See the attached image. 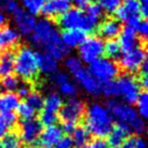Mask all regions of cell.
Returning <instances> with one entry per match:
<instances>
[{
  "instance_id": "cell-1",
  "label": "cell",
  "mask_w": 148,
  "mask_h": 148,
  "mask_svg": "<svg viewBox=\"0 0 148 148\" xmlns=\"http://www.w3.org/2000/svg\"><path fill=\"white\" fill-rule=\"evenodd\" d=\"M84 124L89 133L104 138L114 127V118L106 106L101 103H91L84 110Z\"/></svg>"
},
{
  "instance_id": "cell-2",
  "label": "cell",
  "mask_w": 148,
  "mask_h": 148,
  "mask_svg": "<svg viewBox=\"0 0 148 148\" xmlns=\"http://www.w3.org/2000/svg\"><path fill=\"white\" fill-rule=\"evenodd\" d=\"M107 109L111 117L119 122L125 123L130 127L131 132L142 135L146 132V124L144 119L140 117L132 105L124 103L117 99H109L106 103Z\"/></svg>"
},
{
  "instance_id": "cell-3",
  "label": "cell",
  "mask_w": 148,
  "mask_h": 148,
  "mask_svg": "<svg viewBox=\"0 0 148 148\" xmlns=\"http://www.w3.org/2000/svg\"><path fill=\"white\" fill-rule=\"evenodd\" d=\"M14 71L25 81H32L39 74L37 52L28 45L18 48L14 54Z\"/></svg>"
},
{
  "instance_id": "cell-4",
  "label": "cell",
  "mask_w": 148,
  "mask_h": 148,
  "mask_svg": "<svg viewBox=\"0 0 148 148\" xmlns=\"http://www.w3.org/2000/svg\"><path fill=\"white\" fill-rule=\"evenodd\" d=\"M58 40H61V34L53 21L48 17L37 20L30 34V41L35 47L45 50Z\"/></svg>"
},
{
  "instance_id": "cell-5",
  "label": "cell",
  "mask_w": 148,
  "mask_h": 148,
  "mask_svg": "<svg viewBox=\"0 0 148 148\" xmlns=\"http://www.w3.org/2000/svg\"><path fill=\"white\" fill-rule=\"evenodd\" d=\"M117 91V97H121L122 102L132 105L136 102L140 93V86L132 75L122 74L117 79H114Z\"/></svg>"
},
{
  "instance_id": "cell-6",
  "label": "cell",
  "mask_w": 148,
  "mask_h": 148,
  "mask_svg": "<svg viewBox=\"0 0 148 148\" xmlns=\"http://www.w3.org/2000/svg\"><path fill=\"white\" fill-rule=\"evenodd\" d=\"M89 73L94 77L101 84L108 82L117 78L119 74V67L112 60L108 58H96L89 64Z\"/></svg>"
},
{
  "instance_id": "cell-7",
  "label": "cell",
  "mask_w": 148,
  "mask_h": 148,
  "mask_svg": "<svg viewBox=\"0 0 148 148\" xmlns=\"http://www.w3.org/2000/svg\"><path fill=\"white\" fill-rule=\"evenodd\" d=\"M77 49L79 60L82 63L90 64L104 54V41L97 36H88Z\"/></svg>"
},
{
  "instance_id": "cell-8",
  "label": "cell",
  "mask_w": 148,
  "mask_h": 148,
  "mask_svg": "<svg viewBox=\"0 0 148 148\" xmlns=\"http://www.w3.org/2000/svg\"><path fill=\"white\" fill-rule=\"evenodd\" d=\"M146 49L142 45H137L136 48L122 52L119 58L120 66L127 73H135L140 70V65L146 61Z\"/></svg>"
},
{
  "instance_id": "cell-9",
  "label": "cell",
  "mask_w": 148,
  "mask_h": 148,
  "mask_svg": "<svg viewBox=\"0 0 148 148\" xmlns=\"http://www.w3.org/2000/svg\"><path fill=\"white\" fill-rule=\"evenodd\" d=\"M115 14L119 22H124L134 28L140 20V5L137 0H124V3L120 4Z\"/></svg>"
},
{
  "instance_id": "cell-10",
  "label": "cell",
  "mask_w": 148,
  "mask_h": 148,
  "mask_svg": "<svg viewBox=\"0 0 148 148\" xmlns=\"http://www.w3.org/2000/svg\"><path fill=\"white\" fill-rule=\"evenodd\" d=\"M84 103L78 97H70L60 109V118L63 121H69L77 123L84 114Z\"/></svg>"
},
{
  "instance_id": "cell-11",
  "label": "cell",
  "mask_w": 148,
  "mask_h": 148,
  "mask_svg": "<svg viewBox=\"0 0 148 148\" xmlns=\"http://www.w3.org/2000/svg\"><path fill=\"white\" fill-rule=\"evenodd\" d=\"M13 21L15 25V29L20 35L28 36L33 32L37 18H36V15L26 12L24 9L18 8L13 13Z\"/></svg>"
},
{
  "instance_id": "cell-12",
  "label": "cell",
  "mask_w": 148,
  "mask_h": 148,
  "mask_svg": "<svg viewBox=\"0 0 148 148\" xmlns=\"http://www.w3.org/2000/svg\"><path fill=\"white\" fill-rule=\"evenodd\" d=\"M42 130V125L40 124L39 120L30 119L23 121L20 127V138L25 144L29 146H35L39 137V134Z\"/></svg>"
},
{
  "instance_id": "cell-13",
  "label": "cell",
  "mask_w": 148,
  "mask_h": 148,
  "mask_svg": "<svg viewBox=\"0 0 148 148\" xmlns=\"http://www.w3.org/2000/svg\"><path fill=\"white\" fill-rule=\"evenodd\" d=\"M63 137L62 127L58 124L45 127L42 129L37 140V145L39 148H53L55 144Z\"/></svg>"
},
{
  "instance_id": "cell-14",
  "label": "cell",
  "mask_w": 148,
  "mask_h": 148,
  "mask_svg": "<svg viewBox=\"0 0 148 148\" xmlns=\"http://www.w3.org/2000/svg\"><path fill=\"white\" fill-rule=\"evenodd\" d=\"M83 18V12L82 10L77 8H70L66 12L61 14L58 17V26L65 29H73V28H79L81 27Z\"/></svg>"
},
{
  "instance_id": "cell-15",
  "label": "cell",
  "mask_w": 148,
  "mask_h": 148,
  "mask_svg": "<svg viewBox=\"0 0 148 148\" xmlns=\"http://www.w3.org/2000/svg\"><path fill=\"white\" fill-rule=\"evenodd\" d=\"M76 81L80 84L81 89H82L86 93L93 96H96L101 93V86L102 84L96 80V79L89 73V70H82L80 74H78L76 77Z\"/></svg>"
},
{
  "instance_id": "cell-16",
  "label": "cell",
  "mask_w": 148,
  "mask_h": 148,
  "mask_svg": "<svg viewBox=\"0 0 148 148\" xmlns=\"http://www.w3.org/2000/svg\"><path fill=\"white\" fill-rule=\"evenodd\" d=\"M71 8L70 0H48L41 8L40 13L45 17H58L61 14Z\"/></svg>"
},
{
  "instance_id": "cell-17",
  "label": "cell",
  "mask_w": 148,
  "mask_h": 148,
  "mask_svg": "<svg viewBox=\"0 0 148 148\" xmlns=\"http://www.w3.org/2000/svg\"><path fill=\"white\" fill-rule=\"evenodd\" d=\"M119 45L121 48V52H127L130 50L136 48L138 45V37L136 35L135 30L131 26H123L121 27V30L119 33Z\"/></svg>"
},
{
  "instance_id": "cell-18",
  "label": "cell",
  "mask_w": 148,
  "mask_h": 148,
  "mask_svg": "<svg viewBox=\"0 0 148 148\" xmlns=\"http://www.w3.org/2000/svg\"><path fill=\"white\" fill-rule=\"evenodd\" d=\"M131 133V130L127 124L122 123V122H118L116 125L111 127L110 132L108 133V135H107L108 136V142L107 143L112 147L120 146L130 136Z\"/></svg>"
},
{
  "instance_id": "cell-19",
  "label": "cell",
  "mask_w": 148,
  "mask_h": 148,
  "mask_svg": "<svg viewBox=\"0 0 148 148\" xmlns=\"http://www.w3.org/2000/svg\"><path fill=\"white\" fill-rule=\"evenodd\" d=\"M121 24L117 18L109 17L99 24V35L102 39H115L121 30Z\"/></svg>"
},
{
  "instance_id": "cell-20",
  "label": "cell",
  "mask_w": 148,
  "mask_h": 148,
  "mask_svg": "<svg viewBox=\"0 0 148 148\" xmlns=\"http://www.w3.org/2000/svg\"><path fill=\"white\" fill-rule=\"evenodd\" d=\"M20 36L16 29L11 26H4L0 29V53L16 45L20 41Z\"/></svg>"
},
{
  "instance_id": "cell-21",
  "label": "cell",
  "mask_w": 148,
  "mask_h": 148,
  "mask_svg": "<svg viewBox=\"0 0 148 148\" xmlns=\"http://www.w3.org/2000/svg\"><path fill=\"white\" fill-rule=\"evenodd\" d=\"M86 37V34L79 28L65 29L61 34V40L67 49H75L78 48L79 45L83 41Z\"/></svg>"
},
{
  "instance_id": "cell-22",
  "label": "cell",
  "mask_w": 148,
  "mask_h": 148,
  "mask_svg": "<svg viewBox=\"0 0 148 148\" xmlns=\"http://www.w3.org/2000/svg\"><path fill=\"white\" fill-rule=\"evenodd\" d=\"M38 68L45 75H53L58 70V61L47 52L37 53Z\"/></svg>"
},
{
  "instance_id": "cell-23",
  "label": "cell",
  "mask_w": 148,
  "mask_h": 148,
  "mask_svg": "<svg viewBox=\"0 0 148 148\" xmlns=\"http://www.w3.org/2000/svg\"><path fill=\"white\" fill-rule=\"evenodd\" d=\"M14 71V53L11 50H5L0 53V77L12 75Z\"/></svg>"
},
{
  "instance_id": "cell-24",
  "label": "cell",
  "mask_w": 148,
  "mask_h": 148,
  "mask_svg": "<svg viewBox=\"0 0 148 148\" xmlns=\"http://www.w3.org/2000/svg\"><path fill=\"white\" fill-rule=\"evenodd\" d=\"M20 103V97L14 92H1L0 93V112L15 110Z\"/></svg>"
},
{
  "instance_id": "cell-25",
  "label": "cell",
  "mask_w": 148,
  "mask_h": 148,
  "mask_svg": "<svg viewBox=\"0 0 148 148\" xmlns=\"http://www.w3.org/2000/svg\"><path fill=\"white\" fill-rule=\"evenodd\" d=\"M63 104H64V102H63L62 95L58 92H50L43 99L42 109L58 114L61 109V107L63 106Z\"/></svg>"
},
{
  "instance_id": "cell-26",
  "label": "cell",
  "mask_w": 148,
  "mask_h": 148,
  "mask_svg": "<svg viewBox=\"0 0 148 148\" xmlns=\"http://www.w3.org/2000/svg\"><path fill=\"white\" fill-rule=\"evenodd\" d=\"M17 117L12 111L0 112V140L16 123Z\"/></svg>"
},
{
  "instance_id": "cell-27",
  "label": "cell",
  "mask_w": 148,
  "mask_h": 148,
  "mask_svg": "<svg viewBox=\"0 0 148 148\" xmlns=\"http://www.w3.org/2000/svg\"><path fill=\"white\" fill-rule=\"evenodd\" d=\"M64 66L74 78L78 74H80L82 70L86 69V67L83 66V63L79 60L78 56H74V55H69L64 58Z\"/></svg>"
},
{
  "instance_id": "cell-28",
  "label": "cell",
  "mask_w": 148,
  "mask_h": 148,
  "mask_svg": "<svg viewBox=\"0 0 148 148\" xmlns=\"http://www.w3.org/2000/svg\"><path fill=\"white\" fill-rule=\"evenodd\" d=\"M104 53L110 60L119 58L121 53H122L119 42L115 39H109L106 42H104Z\"/></svg>"
},
{
  "instance_id": "cell-29",
  "label": "cell",
  "mask_w": 148,
  "mask_h": 148,
  "mask_svg": "<svg viewBox=\"0 0 148 148\" xmlns=\"http://www.w3.org/2000/svg\"><path fill=\"white\" fill-rule=\"evenodd\" d=\"M73 143H74L75 147H81L83 144H86L89 140V135L90 133L86 129V127H76L73 132Z\"/></svg>"
},
{
  "instance_id": "cell-30",
  "label": "cell",
  "mask_w": 148,
  "mask_h": 148,
  "mask_svg": "<svg viewBox=\"0 0 148 148\" xmlns=\"http://www.w3.org/2000/svg\"><path fill=\"white\" fill-rule=\"evenodd\" d=\"M99 20H101V17L94 16V15H91V14H88V13L84 12L80 29L83 30L86 34L92 33L97 28V26L99 24Z\"/></svg>"
},
{
  "instance_id": "cell-31",
  "label": "cell",
  "mask_w": 148,
  "mask_h": 148,
  "mask_svg": "<svg viewBox=\"0 0 148 148\" xmlns=\"http://www.w3.org/2000/svg\"><path fill=\"white\" fill-rule=\"evenodd\" d=\"M136 111L137 114L143 118L146 119L148 117V94L146 91H143L138 94V97L136 99Z\"/></svg>"
},
{
  "instance_id": "cell-32",
  "label": "cell",
  "mask_w": 148,
  "mask_h": 148,
  "mask_svg": "<svg viewBox=\"0 0 148 148\" xmlns=\"http://www.w3.org/2000/svg\"><path fill=\"white\" fill-rule=\"evenodd\" d=\"M15 110H16V115L18 116L23 121L34 119L35 116H36V111H37V110H35L32 106H29L26 102H22V103L20 102L18 105H17V107L15 108Z\"/></svg>"
},
{
  "instance_id": "cell-33",
  "label": "cell",
  "mask_w": 148,
  "mask_h": 148,
  "mask_svg": "<svg viewBox=\"0 0 148 148\" xmlns=\"http://www.w3.org/2000/svg\"><path fill=\"white\" fill-rule=\"evenodd\" d=\"M2 142L0 144L2 145L3 148H23L22 147L21 138L17 133L15 132H10L1 138Z\"/></svg>"
},
{
  "instance_id": "cell-34",
  "label": "cell",
  "mask_w": 148,
  "mask_h": 148,
  "mask_svg": "<svg viewBox=\"0 0 148 148\" xmlns=\"http://www.w3.org/2000/svg\"><path fill=\"white\" fill-rule=\"evenodd\" d=\"M47 1L48 0H22V4L26 12L37 15L38 13H40L41 8Z\"/></svg>"
},
{
  "instance_id": "cell-35",
  "label": "cell",
  "mask_w": 148,
  "mask_h": 148,
  "mask_svg": "<svg viewBox=\"0 0 148 148\" xmlns=\"http://www.w3.org/2000/svg\"><path fill=\"white\" fill-rule=\"evenodd\" d=\"M26 99V103L28 104L29 106H32L35 109V110H39V109H42V106H43V96L40 92L38 91H30L29 94L25 97Z\"/></svg>"
},
{
  "instance_id": "cell-36",
  "label": "cell",
  "mask_w": 148,
  "mask_h": 148,
  "mask_svg": "<svg viewBox=\"0 0 148 148\" xmlns=\"http://www.w3.org/2000/svg\"><path fill=\"white\" fill-rule=\"evenodd\" d=\"M0 83H1V88L5 92H14V91H16V89L20 86L21 79L16 77V76L9 75V76L3 77Z\"/></svg>"
},
{
  "instance_id": "cell-37",
  "label": "cell",
  "mask_w": 148,
  "mask_h": 148,
  "mask_svg": "<svg viewBox=\"0 0 148 148\" xmlns=\"http://www.w3.org/2000/svg\"><path fill=\"white\" fill-rule=\"evenodd\" d=\"M58 121V116L56 112H51V111L45 110L42 109L39 116V122L41 125L45 127H49V125H53L56 124Z\"/></svg>"
},
{
  "instance_id": "cell-38",
  "label": "cell",
  "mask_w": 148,
  "mask_h": 148,
  "mask_svg": "<svg viewBox=\"0 0 148 148\" xmlns=\"http://www.w3.org/2000/svg\"><path fill=\"white\" fill-rule=\"evenodd\" d=\"M58 88V91H60V94H62L63 96H66V97H75L76 94H77V86L73 81H67V82L61 84Z\"/></svg>"
},
{
  "instance_id": "cell-39",
  "label": "cell",
  "mask_w": 148,
  "mask_h": 148,
  "mask_svg": "<svg viewBox=\"0 0 148 148\" xmlns=\"http://www.w3.org/2000/svg\"><path fill=\"white\" fill-rule=\"evenodd\" d=\"M102 11L106 13H115L116 10L119 8L121 4V0H97Z\"/></svg>"
},
{
  "instance_id": "cell-40",
  "label": "cell",
  "mask_w": 148,
  "mask_h": 148,
  "mask_svg": "<svg viewBox=\"0 0 148 148\" xmlns=\"http://www.w3.org/2000/svg\"><path fill=\"white\" fill-rule=\"evenodd\" d=\"M79 148H109V145L104 138L95 137L93 140H88L86 144H83Z\"/></svg>"
},
{
  "instance_id": "cell-41",
  "label": "cell",
  "mask_w": 148,
  "mask_h": 148,
  "mask_svg": "<svg viewBox=\"0 0 148 148\" xmlns=\"http://www.w3.org/2000/svg\"><path fill=\"white\" fill-rule=\"evenodd\" d=\"M134 30H135L136 35H140V38L146 39L148 35V23L145 18H140V22L134 26Z\"/></svg>"
},
{
  "instance_id": "cell-42",
  "label": "cell",
  "mask_w": 148,
  "mask_h": 148,
  "mask_svg": "<svg viewBox=\"0 0 148 148\" xmlns=\"http://www.w3.org/2000/svg\"><path fill=\"white\" fill-rule=\"evenodd\" d=\"M52 80H53L54 84L56 86H60L63 83L67 82L69 80V76L67 73L65 71H56L55 74H53V77H52Z\"/></svg>"
},
{
  "instance_id": "cell-43",
  "label": "cell",
  "mask_w": 148,
  "mask_h": 148,
  "mask_svg": "<svg viewBox=\"0 0 148 148\" xmlns=\"http://www.w3.org/2000/svg\"><path fill=\"white\" fill-rule=\"evenodd\" d=\"M86 13L91 14V15H94V16H97V17H102L103 11H102V9H101L99 3H90L86 8Z\"/></svg>"
},
{
  "instance_id": "cell-44",
  "label": "cell",
  "mask_w": 148,
  "mask_h": 148,
  "mask_svg": "<svg viewBox=\"0 0 148 148\" xmlns=\"http://www.w3.org/2000/svg\"><path fill=\"white\" fill-rule=\"evenodd\" d=\"M53 148H75L73 140L69 136H63L61 140L55 144Z\"/></svg>"
},
{
  "instance_id": "cell-45",
  "label": "cell",
  "mask_w": 148,
  "mask_h": 148,
  "mask_svg": "<svg viewBox=\"0 0 148 148\" xmlns=\"http://www.w3.org/2000/svg\"><path fill=\"white\" fill-rule=\"evenodd\" d=\"M30 86L27 82L20 83L18 88L16 89V95L18 97H26L30 92Z\"/></svg>"
},
{
  "instance_id": "cell-46",
  "label": "cell",
  "mask_w": 148,
  "mask_h": 148,
  "mask_svg": "<svg viewBox=\"0 0 148 148\" xmlns=\"http://www.w3.org/2000/svg\"><path fill=\"white\" fill-rule=\"evenodd\" d=\"M140 5V13L143 17L148 16V0H137Z\"/></svg>"
},
{
  "instance_id": "cell-47",
  "label": "cell",
  "mask_w": 148,
  "mask_h": 148,
  "mask_svg": "<svg viewBox=\"0 0 148 148\" xmlns=\"http://www.w3.org/2000/svg\"><path fill=\"white\" fill-rule=\"evenodd\" d=\"M91 1H92V0H70V2L74 3L75 7L77 9H80V10L86 9V7L91 3Z\"/></svg>"
},
{
  "instance_id": "cell-48",
  "label": "cell",
  "mask_w": 148,
  "mask_h": 148,
  "mask_svg": "<svg viewBox=\"0 0 148 148\" xmlns=\"http://www.w3.org/2000/svg\"><path fill=\"white\" fill-rule=\"evenodd\" d=\"M77 127V123L75 122H69V121H63L62 124V130L63 132H66V133H71V132L75 130V127Z\"/></svg>"
},
{
  "instance_id": "cell-49",
  "label": "cell",
  "mask_w": 148,
  "mask_h": 148,
  "mask_svg": "<svg viewBox=\"0 0 148 148\" xmlns=\"http://www.w3.org/2000/svg\"><path fill=\"white\" fill-rule=\"evenodd\" d=\"M134 143H135V148H146V142L142 136L134 137Z\"/></svg>"
},
{
  "instance_id": "cell-50",
  "label": "cell",
  "mask_w": 148,
  "mask_h": 148,
  "mask_svg": "<svg viewBox=\"0 0 148 148\" xmlns=\"http://www.w3.org/2000/svg\"><path fill=\"white\" fill-rule=\"evenodd\" d=\"M7 23V16L2 11H0V29L3 28Z\"/></svg>"
},
{
  "instance_id": "cell-51",
  "label": "cell",
  "mask_w": 148,
  "mask_h": 148,
  "mask_svg": "<svg viewBox=\"0 0 148 148\" xmlns=\"http://www.w3.org/2000/svg\"><path fill=\"white\" fill-rule=\"evenodd\" d=\"M112 148H122V146L120 145V146H117V147H112Z\"/></svg>"
},
{
  "instance_id": "cell-52",
  "label": "cell",
  "mask_w": 148,
  "mask_h": 148,
  "mask_svg": "<svg viewBox=\"0 0 148 148\" xmlns=\"http://www.w3.org/2000/svg\"><path fill=\"white\" fill-rule=\"evenodd\" d=\"M0 148H3V147H2V145H1V144H0Z\"/></svg>"
},
{
  "instance_id": "cell-53",
  "label": "cell",
  "mask_w": 148,
  "mask_h": 148,
  "mask_svg": "<svg viewBox=\"0 0 148 148\" xmlns=\"http://www.w3.org/2000/svg\"><path fill=\"white\" fill-rule=\"evenodd\" d=\"M94 1H96V0H94Z\"/></svg>"
}]
</instances>
